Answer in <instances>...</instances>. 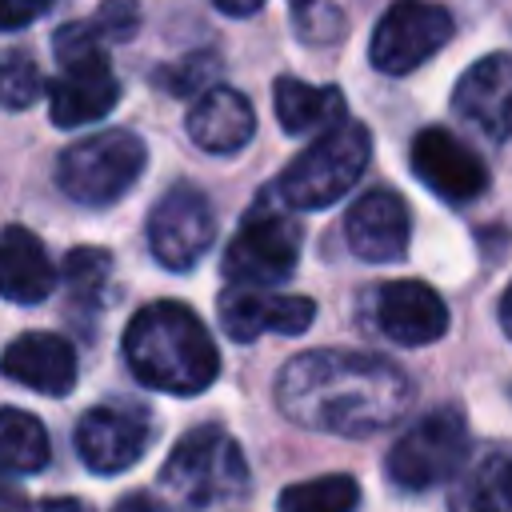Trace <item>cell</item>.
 I'll list each match as a JSON object with an SVG mask.
<instances>
[{
    "mask_svg": "<svg viewBox=\"0 0 512 512\" xmlns=\"http://www.w3.org/2000/svg\"><path fill=\"white\" fill-rule=\"evenodd\" d=\"M312 316H316V304L308 296H280L268 288H228L220 296V324L240 344L264 332L296 336L312 324Z\"/></svg>",
    "mask_w": 512,
    "mask_h": 512,
    "instance_id": "5bb4252c",
    "label": "cell"
},
{
    "mask_svg": "<svg viewBox=\"0 0 512 512\" xmlns=\"http://www.w3.org/2000/svg\"><path fill=\"white\" fill-rule=\"evenodd\" d=\"M448 512H512V448H484L460 472Z\"/></svg>",
    "mask_w": 512,
    "mask_h": 512,
    "instance_id": "44dd1931",
    "label": "cell"
},
{
    "mask_svg": "<svg viewBox=\"0 0 512 512\" xmlns=\"http://www.w3.org/2000/svg\"><path fill=\"white\" fill-rule=\"evenodd\" d=\"M452 108L488 140H508L512 136V56L508 52L480 56L456 80Z\"/></svg>",
    "mask_w": 512,
    "mask_h": 512,
    "instance_id": "9a60e30c",
    "label": "cell"
},
{
    "mask_svg": "<svg viewBox=\"0 0 512 512\" xmlns=\"http://www.w3.org/2000/svg\"><path fill=\"white\" fill-rule=\"evenodd\" d=\"M412 404V380L400 364L372 352L312 348L276 376V408L312 432L372 436L392 428Z\"/></svg>",
    "mask_w": 512,
    "mask_h": 512,
    "instance_id": "6da1fadb",
    "label": "cell"
},
{
    "mask_svg": "<svg viewBox=\"0 0 512 512\" xmlns=\"http://www.w3.org/2000/svg\"><path fill=\"white\" fill-rule=\"evenodd\" d=\"M48 8H52V0H0V32H12V28L32 24Z\"/></svg>",
    "mask_w": 512,
    "mask_h": 512,
    "instance_id": "83f0119b",
    "label": "cell"
},
{
    "mask_svg": "<svg viewBox=\"0 0 512 512\" xmlns=\"http://www.w3.org/2000/svg\"><path fill=\"white\" fill-rule=\"evenodd\" d=\"M296 256L300 228L272 200H260L224 248V276L232 288H272L296 272Z\"/></svg>",
    "mask_w": 512,
    "mask_h": 512,
    "instance_id": "ba28073f",
    "label": "cell"
},
{
    "mask_svg": "<svg viewBox=\"0 0 512 512\" xmlns=\"http://www.w3.org/2000/svg\"><path fill=\"white\" fill-rule=\"evenodd\" d=\"M100 24V32L116 44V40H128L136 28H140V8L136 0H104V8L92 16Z\"/></svg>",
    "mask_w": 512,
    "mask_h": 512,
    "instance_id": "4316f807",
    "label": "cell"
},
{
    "mask_svg": "<svg viewBox=\"0 0 512 512\" xmlns=\"http://www.w3.org/2000/svg\"><path fill=\"white\" fill-rule=\"evenodd\" d=\"M500 328L512 336V284H508L504 296H500Z\"/></svg>",
    "mask_w": 512,
    "mask_h": 512,
    "instance_id": "d6a6232c",
    "label": "cell"
},
{
    "mask_svg": "<svg viewBox=\"0 0 512 512\" xmlns=\"http://www.w3.org/2000/svg\"><path fill=\"white\" fill-rule=\"evenodd\" d=\"M112 512H168V504H160V500L148 496V492H128Z\"/></svg>",
    "mask_w": 512,
    "mask_h": 512,
    "instance_id": "f1b7e54d",
    "label": "cell"
},
{
    "mask_svg": "<svg viewBox=\"0 0 512 512\" xmlns=\"http://www.w3.org/2000/svg\"><path fill=\"white\" fill-rule=\"evenodd\" d=\"M216 240V216H212V204L200 188L192 184H176L148 216V244H152V256L172 268V272H188L204 252L208 244Z\"/></svg>",
    "mask_w": 512,
    "mask_h": 512,
    "instance_id": "8fae6325",
    "label": "cell"
},
{
    "mask_svg": "<svg viewBox=\"0 0 512 512\" xmlns=\"http://www.w3.org/2000/svg\"><path fill=\"white\" fill-rule=\"evenodd\" d=\"M148 444H152V416L148 408L128 400L96 404L76 424V452L100 476H116L132 468L148 452Z\"/></svg>",
    "mask_w": 512,
    "mask_h": 512,
    "instance_id": "30bf717a",
    "label": "cell"
},
{
    "mask_svg": "<svg viewBox=\"0 0 512 512\" xmlns=\"http://www.w3.org/2000/svg\"><path fill=\"white\" fill-rule=\"evenodd\" d=\"M372 320L388 340L420 348L448 332V304L424 280H388L372 292Z\"/></svg>",
    "mask_w": 512,
    "mask_h": 512,
    "instance_id": "4fadbf2b",
    "label": "cell"
},
{
    "mask_svg": "<svg viewBox=\"0 0 512 512\" xmlns=\"http://www.w3.org/2000/svg\"><path fill=\"white\" fill-rule=\"evenodd\" d=\"M464 460H468L464 412L444 404V408L424 412L408 432H400V440L388 452V480L408 492H424V488H436L460 476Z\"/></svg>",
    "mask_w": 512,
    "mask_h": 512,
    "instance_id": "52a82bcc",
    "label": "cell"
},
{
    "mask_svg": "<svg viewBox=\"0 0 512 512\" xmlns=\"http://www.w3.org/2000/svg\"><path fill=\"white\" fill-rule=\"evenodd\" d=\"M0 372L32 392L64 396L76 384V352L56 332H24L4 348Z\"/></svg>",
    "mask_w": 512,
    "mask_h": 512,
    "instance_id": "e0dca14e",
    "label": "cell"
},
{
    "mask_svg": "<svg viewBox=\"0 0 512 512\" xmlns=\"http://www.w3.org/2000/svg\"><path fill=\"white\" fill-rule=\"evenodd\" d=\"M36 512H92L84 500H76V496H52V500H44Z\"/></svg>",
    "mask_w": 512,
    "mask_h": 512,
    "instance_id": "1f68e13d",
    "label": "cell"
},
{
    "mask_svg": "<svg viewBox=\"0 0 512 512\" xmlns=\"http://www.w3.org/2000/svg\"><path fill=\"white\" fill-rule=\"evenodd\" d=\"M292 4H296V8H300V12H304V8H308V4H312V0H292Z\"/></svg>",
    "mask_w": 512,
    "mask_h": 512,
    "instance_id": "836d02e7",
    "label": "cell"
},
{
    "mask_svg": "<svg viewBox=\"0 0 512 512\" xmlns=\"http://www.w3.org/2000/svg\"><path fill=\"white\" fill-rule=\"evenodd\" d=\"M108 36L92 16L72 20L56 32V80L48 84V112L60 128H80L108 116L120 100V80L108 64Z\"/></svg>",
    "mask_w": 512,
    "mask_h": 512,
    "instance_id": "3957f363",
    "label": "cell"
},
{
    "mask_svg": "<svg viewBox=\"0 0 512 512\" xmlns=\"http://www.w3.org/2000/svg\"><path fill=\"white\" fill-rule=\"evenodd\" d=\"M56 288V268L36 232L8 224L0 232V296L12 304H40Z\"/></svg>",
    "mask_w": 512,
    "mask_h": 512,
    "instance_id": "d6986e66",
    "label": "cell"
},
{
    "mask_svg": "<svg viewBox=\"0 0 512 512\" xmlns=\"http://www.w3.org/2000/svg\"><path fill=\"white\" fill-rule=\"evenodd\" d=\"M216 76V52H196V56H184L180 64H168L164 72H156V84H164L172 96H204L208 84Z\"/></svg>",
    "mask_w": 512,
    "mask_h": 512,
    "instance_id": "484cf974",
    "label": "cell"
},
{
    "mask_svg": "<svg viewBox=\"0 0 512 512\" xmlns=\"http://www.w3.org/2000/svg\"><path fill=\"white\" fill-rule=\"evenodd\" d=\"M452 32H456V24L444 4L392 0L372 32L368 56L384 76H404V72H416L428 56H436L452 40Z\"/></svg>",
    "mask_w": 512,
    "mask_h": 512,
    "instance_id": "9c48e42d",
    "label": "cell"
},
{
    "mask_svg": "<svg viewBox=\"0 0 512 512\" xmlns=\"http://www.w3.org/2000/svg\"><path fill=\"white\" fill-rule=\"evenodd\" d=\"M360 504V484L344 472L316 476L280 492V512H352Z\"/></svg>",
    "mask_w": 512,
    "mask_h": 512,
    "instance_id": "603a6c76",
    "label": "cell"
},
{
    "mask_svg": "<svg viewBox=\"0 0 512 512\" xmlns=\"http://www.w3.org/2000/svg\"><path fill=\"white\" fill-rule=\"evenodd\" d=\"M52 444L44 424L32 412L20 408H0V476L16 472V476H32L48 464Z\"/></svg>",
    "mask_w": 512,
    "mask_h": 512,
    "instance_id": "7402d4cb",
    "label": "cell"
},
{
    "mask_svg": "<svg viewBox=\"0 0 512 512\" xmlns=\"http://www.w3.org/2000/svg\"><path fill=\"white\" fill-rule=\"evenodd\" d=\"M108 268H112L108 252H100V248H76V252L64 256V284L72 288L76 300H96L100 288H104V280H108Z\"/></svg>",
    "mask_w": 512,
    "mask_h": 512,
    "instance_id": "d4e9b609",
    "label": "cell"
},
{
    "mask_svg": "<svg viewBox=\"0 0 512 512\" xmlns=\"http://www.w3.org/2000/svg\"><path fill=\"white\" fill-rule=\"evenodd\" d=\"M412 172L420 184H428L440 200L464 204L476 200L488 188V168L484 160L448 128H424L412 140Z\"/></svg>",
    "mask_w": 512,
    "mask_h": 512,
    "instance_id": "7c38bea8",
    "label": "cell"
},
{
    "mask_svg": "<svg viewBox=\"0 0 512 512\" xmlns=\"http://www.w3.org/2000/svg\"><path fill=\"white\" fill-rule=\"evenodd\" d=\"M160 488L180 504V508H216V504H232L248 492V464L240 444L216 428H192L184 440H176V448L168 452L164 468H160Z\"/></svg>",
    "mask_w": 512,
    "mask_h": 512,
    "instance_id": "277c9868",
    "label": "cell"
},
{
    "mask_svg": "<svg viewBox=\"0 0 512 512\" xmlns=\"http://www.w3.org/2000/svg\"><path fill=\"white\" fill-rule=\"evenodd\" d=\"M144 160H148V148L136 132L104 128L60 152L56 184L68 200L84 208H108L140 180Z\"/></svg>",
    "mask_w": 512,
    "mask_h": 512,
    "instance_id": "8992f818",
    "label": "cell"
},
{
    "mask_svg": "<svg viewBox=\"0 0 512 512\" xmlns=\"http://www.w3.org/2000/svg\"><path fill=\"white\" fill-rule=\"evenodd\" d=\"M44 92V76L36 60L20 48H0V108H28Z\"/></svg>",
    "mask_w": 512,
    "mask_h": 512,
    "instance_id": "cb8c5ba5",
    "label": "cell"
},
{
    "mask_svg": "<svg viewBox=\"0 0 512 512\" xmlns=\"http://www.w3.org/2000/svg\"><path fill=\"white\" fill-rule=\"evenodd\" d=\"M348 248L368 264H388L408 252V204L392 188H372L344 216Z\"/></svg>",
    "mask_w": 512,
    "mask_h": 512,
    "instance_id": "2e32d148",
    "label": "cell"
},
{
    "mask_svg": "<svg viewBox=\"0 0 512 512\" xmlns=\"http://www.w3.org/2000/svg\"><path fill=\"white\" fill-rule=\"evenodd\" d=\"M272 104H276V120L288 136H304V132H332L336 124L348 120V108H344V92L336 84H304L296 76H280L276 88H272Z\"/></svg>",
    "mask_w": 512,
    "mask_h": 512,
    "instance_id": "ffe728a7",
    "label": "cell"
},
{
    "mask_svg": "<svg viewBox=\"0 0 512 512\" xmlns=\"http://www.w3.org/2000/svg\"><path fill=\"white\" fill-rule=\"evenodd\" d=\"M256 132V112L236 88H208L192 108H188V136L204 152L228 156L240 152Z\"/></svg>",
    "mask_w": 512,
    "mask_h": 512,
    "instance_id": "ac0fdd59",
    "label": "cell"
},
{
    "mask_svg": "<svg viewBox=\"0 0 512 512\" xmlns=\"http://www.w3.org/2000/svg\"><path fill=\"white\" fill-rule=\"evenodd\" d=\"M124 360L132 376L156 392L192 396L220 372V352L200 316L176 300L144 304L124 332Z\"/></svg>",
    "mask_w": 512,
    "mask_h": 512,
    "instance_id": "7a4b0ae2",
    "label": "cell"
},
{
    "mask_svg": "<svg viewBox=\"0 0 512 512\" xmlns=\"http://www.w3.org/2000/svg\"><path fill=\"white\" fill-rule=\"evenodd\" d=\"M224 16H252V12H260L264 8V0H212Z\"/></svg>",
    "mask_w": 512,
    "mask_h": 512,
    "instance_id": "4dcf8cb0",
    "label": "cell"
},
{
    "mask_svg": "<svg viewBox=\"0 0 512 512\" xmlns=\"http://www.w3.org/2000/svg\"><path fill=\"white\" fill-rule=\"evenodd\" d=\"M0 512H32L28 508V496L16 484H8L4 476H0Z\"/></svg>",
    "mask_w": 512,
    "mask_h": 512,
    "instance_id": "f546056e",
    "label": "cell"
},
{
    "mask_svg": "<svg viewBox=\"0 0 512 512\" xmlns=\"http://www.w3.org/2000/svg\"><path fill=\"white\" fill-rule=\"evenodd\" d=\"M372 156V136L364 124L344 120L332 132L316 136L280 176L272 196L296 212H316L336 204L368 168Z\"/></svg>",
    "mask_w": 512,
    "mask_h": 512,
    "instance_id": "5b68a950",
    "label": "cell"
}]
</instances>
